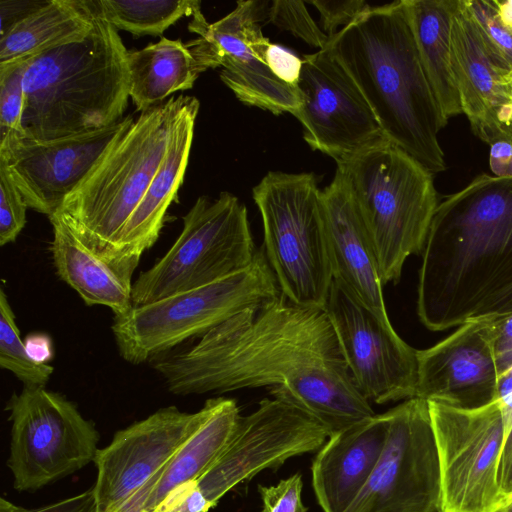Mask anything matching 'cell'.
Returning a JSON list of instances; mask_svg holds the SVG:
<instances>
[{
	"label": "cell",
	"instance_id": "1",
	"mask_svg": "<svg viewBox=\"0 0 512 512\" xmlns=\"http://www.w3.org/2000/svg\"><path fill=\"white\" fill-rule=\"evenodd\" d=\"M153 368L175 395L269 387L332 433L374 415L345 361L324 309L294 304L281 292L203 335Z\"/></svg>",
	"mask_w": 512,
	"mask_h": 512
},
{
	"label": "cell",
	"instance_id": "2",
	"mask_svg": "<svg viewBox=\"0 0 512 512\" xmlns=\"http://www.w3.org/2000/svg\"><path fill=\"white\" fill-rule=\"evenodd\" d=\"M417 315L430 331L512 303V177L480 174L438 203L421 253Z\"/></svg>",
	"mask_w": 512,
	"mask_h": 512
},
{
	"label": "cell",
	"instance_id": "3",
	"mask_svg": "<svg viewBox=\"0 0 512 512\" xmlns=\"http://www.w3.org/2000/svg\"><path fill=\"white\" fill-rule=\"evenodd\" d=\"M327 46L359 87L384 137L431 174L446 170L438 134L448 122L421 64L405 0L370 6Z\"/></svg>",
	"mask_w": 512,
	"mask_h": 512
},
{
	"label": "cell",
	"instance_id": "4",
	"mask_svg": "<svg viewBox=\"0 0 512 512\" xmlns=\"http://www.w3.org/2000/svg\"><path fill=\"white\" fill-rule=\"evenodd\" d=\"M93 5L94 25L84 38L30 58L23 80L25 138L69 137L124 118L128 50Z\"/></svg>",
	"mask_w": 512,
	"mask_h": 512
},
{
	"label": "cell",
	"instance_id": "5",
	"mask_svg": "<svg viewBox=\"0 0 512 512\" xmlns=\"http://www.w3.org/2000/svg\"><path fill=\"white\" fill-rule=\"evenodd\" d=\"M187 100L183 94L172 96L141 112L49 217L116 269L118 236L164 160Z\"/></svg>",
	"mask_w": 512,
	"mask_h": 512
},
{
	"label": "cell",
	"instance_id": "6",
	"mask_svg": "<svg viewBox=\"0 0 512 512\" xmlns=\"http://www.w3.org/2000/svg\"><path fill=\"white\" fill-rule=\"evenodd\" d=\"M372 241L383 286L422 253L438 206L434 175L383 139L337 163Z\"/></svg>",
	"mask_w": 512,
	"mask_h": 512
},
{
	"label": "cell",
	"instance_id": "7",
	"mask_svg": "<svg viewBox=\"0 0 512 512\" xmlns=\"http://www.w3.org/2000/svg\"><path fill=\"white\" fill-rule=\"evenodd\" d=\"M252 197L281 293L296 305L324 309L333 272L315 175L270 171L253 187Z\"/></svg>",
	"mask_w": 512,
	"mask_h": 512
},
{
	"label": "cell",
	"instance_id": "8",
	"mask_svg": "<svg viewBox=\"0 0 512 512\" xmlns=\"http://www.w3.org/2000/svg\"><path fill=\"white\" fill-rule=\"evenodd\" d=\"M278 287L262 247L242 271L114 317L111 329L119 354L138 365L190 338H201L248 307L275 299Z\"/></svg>",
	"mask_w": 512,
	"mask_h": 512
},
{
	"label": "cell",
	"instance_id": "9",
	"mask_svg": "<svg viewBox=\"0 0 512 512\" xmlns=\"http://www.w3.org/2000/svg\"><path fill=\"white\" fill-rule=\"evenodd\" d=\"M256 250L246 206L230 192L197 198L171 248L132 286L134 306L199 288L246 269Z\"/></svg>",
	"mask_w": 512,
	"mask_h": 512
},
{
	"label": "cell",
	"instance_id": "10",
	"mask_svg": "<svg viewBox=\"0 0 512 512\" xmlns=\"http://www.w3.org/2000/svg\"><path fill=\"white\" fill-rule=\"evenodd\" d=\"M330 435L327 427L297 405L279 397L265 398L251 414L240 416L214 463L164 509L208 512L237 485L264 469L277 470L292 457L318 451Z\"/></svg>",
	"mask_w": 512,
	"mask_h": 512
},
{
	"label": "cell",
	"instance_id": "11",
	"mask_svg": "<svg viewBox=\"0 0 512 512\" xmlns=\"http://www.w3.org/2000/svg\"><path fill=\"white\" fill-rule=\"evenodd\" d=\"M5 409L12 423L7 464L15 490H38L94 462L99 433L62 394L24 386Z\"/></svg>",
	"mask_w": 512,
	"mask_h": 512
},
{
	"label": "cell",
	"instance_id": "12",
	"mask_svg": "<svg viewBox=\"0 0 512 512\" xmlns=\"http://www.w3.org/2000/svg\"><path fill=\"white\" fill-rule=\"evenodd\" d=\"M443 512H496L505 499L499 470L505 443L500 400L472 409L428 402Z\"/></svg>",
	"mask_w": 512,
	"mask_h": 512
},
{
	"label": "cell",
	"instance_id": "13",
	"mask_svg": "<svg viewBox=\"0 0 512 512\" xmlns=\"http://www.w3.org/2000/svg\"><path fill=\"white\" fill-rule=\"evenodd\" d=\"M386 412L389 425L383 452L344 512H443L428 401L410 398Z\"/></svg>",
	"mask_w": 512,
	"mask_h": 512
},
{
	"label": "cell",
	"instance_id": "14",
	"mask_svg": "<svg viewBox=\"0 0 512 512\" xmlns=\"http://www.w3.org/2000/svg\"><path fill=\"white\" fill-rule=\"evenodd\" d=\"M267 10L265 1H238L230 13L209 23L199 8L188 24L198 34L191 44L206 68L221 67L222 82L240 102L274 115H294L303 102L299 87L279 80L265 62L271 43L262 33Z\"/></svg>",
	"mask_w": 512,
	"mask_h": 512
},
{
	"label": "cell",
	"instance_id": "15",
	"mask_svg": "<svg viewBox=\"0 0 512 512\" xmlns=\"http://www.w3.org/2000/svg\"><path fill=\"white\" fill-rule=\"evenodd\" d=\"M324 310L361 394L376 404L416 396L417 350L333 280Z\"/></svg>",
	"mask_w": 512,
	"mask_h": 512
},
{
	"label": "cell",
	"instance_id": "16",
	"mask_svg": "<svg viewBox=\"0 0 512 512\" xmlns=\"http://www.w3.org/2000/svg\"><path fill=\"white\" fill-rule=\"evenodd\" d=\"M302 60L298 86L303 102L293 116L312 150L337 164L386 139L359 87L328 46Z\"/></svg>",
	"mask_w": 512,
	"mask_h": 512
},
{
	"label": "cell",
	"instance_id": "17",
	"mask_svg": "<svg viewBox=\"0 0 512 512\" xmlns=\"http://www.w3.org/2000/svg\"><path fill=\"white\" fill-rule=\"evenodd\" d=\"M210 411L211 398L194 413L169 406L116 432L94 460L95 512H114L129 500L169 462Z\"/></svg>",
	"mask_w": 512,
	"mask_h": 512
},
{
	"label": "cell",
	"instance_id": "18",
	"mask_svg": "<svg viewBox=\"0 0 512 512\" xmlns=\"http://www.w3.org/2000/svg\"><path fill=\"white\" fill-rule=\"evenodd\" d=\"M417 398L472 409L498 398L500 374L492 317L465 322L435 345L417 350Z\"/></svg>",
	"mask_w": 512,
	"mask_h": 512
},
{
	"label": "cell",
	"instance_id": "19",
	"mask_svg": "<svg viewBox=\"0 0 512 512\" xmlns=\"http://www.w3.org/2000/svg\"><path fill=\"white\" fill-rule=\"evenodd\" d=\"M134 120L128 115L109 127L47 141L23 137L0 148V158L28 208L49 218Z\"/></svg>",
	"mask_w": 512,
	"mask_h": 512
},
{
	"label": "cell",
	"instance_id": "20",
	"mask_svg": "<svg viewBox=\"0 0 512 512\" xmlns=\"http://www.w3.org/2000/svg\"><path fill=\"white\" fill-rule=\"evenodd\" d=\"M452 69L462 113L475 136L512 143L510 73L486 49L457 0L451 36Z\"/></svg>",
	"mask_w": 512,
	"mask_h": 512
},
{
	"label": "cell",
	"instance_id": "21",
	"mask_svg": "<svg viewBox=\"0 0 512 512\" xmlns=\"http://www.w3.org/2000/svg\"><path fill=\"white\" fill-rule=\"evenodd\" d=\"M321 195L333 280L383 322L391 324L372 241L338 169Z\"/></svg>",
	"mask_w": 512,
	"mask_h": 512
},
{
	"label": "cell",
	"instance_id": "22",
	"mask_svg": "<svg viewBox=\"0 0 512 512\" xmlns=\"http://www.w3.org/2000/svg\"><path fill=\"white\" fill-rule=\"evenodd\" d=\"M199 107L198 99L188 96L175 124L165 158L118 236L115 266L130 280L143 253L159 238L167 210L183 183Z\"/></svg>",
	"mask_w": 512,
	"mask_h": 512
},
{
	"label": "cell",
	"instance_id": "23",
	"mask_svg": "<svg viewBox=\"0 0 512 512\" xmlns=\"http://www.w3.org/2000/svg\"><path fill=\"white\" fill-rule=\"evenodd\" d=\"M387 412L332 433L311 465L312 488L323 512H344L360 494L383 452Z\"/></svg>",
	"mask_w": 512,
	"mask_h": 512
},
{
	"label": "cell",
	"instance_id": "24",
	"mask_svg": "<svg viewBox=\"0 0 512 512\" xmlns=\"http://www.w3.org/2000/svg\"><path fill=\"white\" fill-rule=\"evenodd\" d=\"M234 399L211 398V411L169 462L114 512H158L196 482L232 438L240 418Z\"/></svg>",
	"mask_w": 512,
	"mask_h": 512
},
{
	"label": "cell",
	"instance_id": "25",
	"mask_svg": "<svg viewBox=\"0 0 512 512\" xmlns=\"http://www.w3.org/2000/svg\"><path fill=\"white\" fill-rule=\"evenodd\" d=\"M50 250L59 278L88 306L108 307L119 317L133 308L132 280L89 250L70 230L50 220Z\"/></svg>",
	"mask_w": 512,
	"mask_h": 512
},
{
	"label": "cell",
	"instance_id": "26",
	"mask_svg": "<svg viewBox=\"0 0 512 512\" xmlns=\"http://www.w3.org/2000/svg\"><path fill=\"white\" fill-rule=\"evenodd\" d=\"M93 25V0L41 1L0 33V64L28 59L78 41Z\"/></svg>",
	"mask_w": 512,
	"mask_h": 512
},
{
	"label": "cell",
	"instance_id": "27",
	"mask_svg": "<svg viewBox=\"0 0 512 512\" xmlns=\"http://www.w3.org/2000/svg\"><path fill=\"white\" fill-rule=\"evenodd\" d=\"M206 67L189 42L162 37L139 50H128L129 96L144 112L177 91L189 90Z\"/></svg>",
	"mask_w": 512,
	"mask_h": 512
},
{
	"label": "cell",
	"instance_id": "28",
	"mask_svg": "<svg viewBox=\"0 0 512 512\" xmlns=\"http://www.w3.org/2000/svg\"><path fill=\"white\" fill-rule=\"evenodd\" d=\"M457 0H405L424 72L442 116L462 114L452 69L451 36Z\"/></svg>",
	"mask_w": 512,
	"mask_h": 512
},
{
	"label": "cell",
	"instance_id": "29",
	"mask_svg": "<svg viewBox=\"0 0 512 512\" xmlns=\"http://www.w3.org/2000/svg\"><path fill=\"white\" fill-rule=\"evenodd\" d=\"M100 15L133 36H160L184 16L201 8L197 0H94Z\"/></svg>",
	"mask_w": 512,
	"mask_h": 512
},
{
	"label": "cell",
	"instance_id": "30",
	"mask_svg": "<svg viewBox=\"0 0 512 512\" xmlns=\"http://www.w3.org/2000/svg\"><path fill=\"white\" fill-rule=\"evenodd\" d=\"M0 366L10 371L24 386H45L54 371L53 366L36 361L29 355L3 288L0 289Z\"/></svg>",
	"mask_w": 512,
	"mask_h": 512
},
{
	"label": "cell",
	"instance_id": "31",
	"mask_svg": "<svg viewBox=\"0 0 512 512\" xmlns=\"http://www.w3.org/2000/svg\"><path fill=\"white\" fill-rule=\"evenodd\" d=\"M29 60L0 64V148L25 137L23 80Z\"/></svg>",
	"mask_w": 512,
	"mask_h": 512
},
{
	"label": "cell",
	"instance_id": "32",
	"mask_svg": "<svg viewBox=\"0 0 512 512\" xmlns=\"http://www.w3.org/2000/svg\"><path fill=\"white\" fill-rule=\"evenodd\" d=\"M486 49L512 73V30L501 20L495 0H460Z\"/></svg>",
	"mask_w": 512,
	"mask_h": 512
},
{
	"label": "cell",
	"instance_id": "33",
	"mask_svg": "<svg viewBox=\"0 0 512 512\" xmlns=\"http://www.w3.org/2000/svg\"><path fill=\"white\" fill-rule=\"evenodd\" d=\"M267 18L280 30L290 32L319 50L326 48L329 43L328 35L312 19L303 1H272Z\"/></svg>",
	"mask_w": 512,
	"mask_h": 512
},
{
	"label": "cell",
	"instance_id": "34",
	"mask_svg": "<svg viewBox=\"0 0 512 512\" xmlns=\"http://www.w3.org/2000/svg\"><path fill=\"white\" fill-rule=\"evenodd\" d=\"M26 205L4 159L0 158V245L14 242L26 224Z\"/></svg>",
	"mask_w": 512,
	"mask_h": 512
},
{
	"label": "cell",
	"instance_id": "35",
	"mask_svg": "<svg viewBox=\"0 0 512 512\" xmlns=\"http://www.w3.org/2000/svg\"><path fill=\"white\" fill-rule=\"evenodd\" d=\"M303 480L301 473H295L280 480L277 485H258L262 501L261 512H307L302 501Z\"/></svg>",
	"mask_w": 512,
	"mask_h": 512
},
{
	"label": "cell",
	"instance_id": "36",
	"mask_svg": "<svg viewBox=\"0 0 512 512\" xmlns=\"http://www.w3.org/2000/svg\"><path fill=\"white\" fill-rule=\"evenodd\" d=\"M308 3L318 10L320 23L328 37L335 35L370 8L368 3L362 0H313Z\"/></svg>",
	"mask_w": 512,
	"mask_h": 512
},
{
	"label": "cell",
	"instance_id": "37",
	"mask_svg": "<svg viewBox=\"0 0 512 512\" xmlns=\"http://www.w3.org/2000/svg\"><path fill=\"white\" fill-rule=\"evenodd\" d=\"M265 62L279 80L289 85H299L303 60L297 55L278 44L270 43L265 51Z\"/></svg>",
	"mask_w": 512,
	"mask_h": 512
},
{
	"label": "cell",
	"instance_id": "38",
	"mask_svg": "<svg viewBox=\"0 0 512 512\" xmlns=\"http://www.w3.org/2000/svg\"><path fill=\"white\" fill-rule=\"evenodd\" d=\"M96 503L94 489L91 488L75 496L35 508L27 509L13 504L1 497L0 512H95Z\"/></svg>",
	"mask_w": 512,
	"mask_h": 512
},
{
	"label": "cell",
	"instance_id": "39",
	"mask_svg": "<svg viewBox=\"0 0 512 512\" xmlns=\"http://www.w3.org/2000/svg\"><path fill=\"white\" fill-rule=\"evenodd\" d=\"M495 328V352L501 379L512 370V313L489 316Z\"/></svg>",
	"mask_w": 512,
	"mask_h": 512
},
{
	"label": "cell",
	"instance_id": "40",
	"mask_svg": "<svg viewBox=\"0 0 512 512\" xmlns=\"http://www.w3.org/2000/svg\"><path fill=\"white\" fill-rule=\"evenodd\" d=\"M489 166L496 177H512V143L499 140L490 145Z\"/></svg>",
	"mask_w": 512,
	"mask_h": 512
},
{
	"label": "cell",
	"instance_id": "41",
	"mask_svg": "<svg viewBox=\"0 0 512 512\" xmlns=\"http://www.w3.org/2000/svg\"><path fill=\"white\" fill-rule=\"evenodd\" d=\"M499 483L501 493L506 500L512 495V422L508 427L502 451Z\"/></svg>",
	"mask_w": 512,
	"mask_h": 512
},
{
	"label": "cell",
	"instance_id": "42",
	"mask_svg": "<svg viewBox=\"0 0 512 512\" xmlns=\"http://www.w3.org/2000/svg\"><path fill=\"white\" fill-rule=\"evenodd\" d=\"M25 346L29 355L36 361L47 363L52 356L50 339L42 334L30 335Z\"/></svg>",
	"mask_w": 512,
	"mask_h": 512
},
{
	"label": "cell",
	"instance_id": "43",
	"mask_svg": "<svg viewBox=\"0 0 512 512\" xmlns=\"http://www.w3.org/2000/svg\"><path fill=\"white\" fill-rule=\"evenodd\" d=\"M495 4L501 20L512 30V0H495Z\"/></svg>",
	"mask_w": 512,
	"mask_h": 512
},
{
	"label": "cell",
	"instance_id": "44",
	"mask_svg": "<svg viewBox=\"0 0 512 512\" xmlns=\"http://www.w3.org/2000/svg\"><path fill=\"white\" fill-rule=\"evenodd\" d=\"M496 512H512V495L508 497Z\"/></svg>",
	"mask_w": 512,
	"mask_h": 512
},
{
	"label": "cell",
	"instance_id": "45",
	"mask_svg": "<svg viewBox=\"0 0 512 512\" xmlns=\"http://www.w3.org/2000/svg\"><path fill=\"white\" fill-rule=\"evenodd\" d=\"M510 99H511V123H512V73H510Z\"/></svg>",
	"mask_w": 512,
	"mask_h": 512
},
{
	"label": "cell",
	"instance_id": "46",
	"mask_svg": "<svg viewBox=\"0 0 512 512\" xmlns=\"http://www.w3.org/2000/svg\"><path fill=\"white\" fill-rule=\"evenodd\" d=\"M509 313H512V303L501 314H498V315L509 314Z\"/></svg>",
	"mask_w": 512,
	"mask_h": 512
},
{
	"label": "cell",
	"instance_id": "47",
	"mask_svg": "<svg viewBox=\"0 0 512 512\" xmlns=\"http://www.w3.org/2000/svg\"><path fill=\"white\" fill-rule=\"evenodd\" d=\"M159 512H173V511H172V510H170V509H162V510H160Z\"/></svg>",
	"mask_w": 512,
	"mask_h": 512
}]
</instances>
